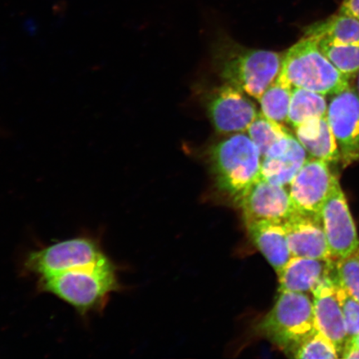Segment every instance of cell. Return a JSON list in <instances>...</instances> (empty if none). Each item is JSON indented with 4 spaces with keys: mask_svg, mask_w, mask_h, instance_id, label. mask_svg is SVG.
Listing matches in <instances>:
<instances>
[{
    "mask_svg": "<svg viewBox=\"0 0 359 359\" xmlns=\"http://www.w3.org/2000/svg\"><path fill=\"white\" fill-rule=\"evenodd\" d=\"M251 240L268 262L279 273L292 255L284 222L259 221L246 223Z\"/></svg>",
    "mask_w": 359,
    "mask_h": 359,
    "instance_id": "obj_16",
    "label": "cell"
},
{
    "mask_svg": "<svg viewBox=\"0 0 359 359\" xmlns=\"http://www.w3.org/2000/svg\"><path fill=\"white\" fill-rule=\"evenodd\" d=\"M327 106L325 97L322 94L294 88L292 90L288 122L296 128L309 120L326 118Z\"/></svg>",
    "mask_w": 359,
    "mask_h": 359,
    "instance_id": "obj_19",
    "label": "cell"
},
{
    "mask_svg": "<svg viewBox=\"0 0 359 359\" xmlns=\"http://www.w3.org/2000/svg\"><path fill=\"white\" fill-rule=\"evenodd\" d=\"M210 157L219 187L238 202L262 177V155L243 133L217 143Z\"/></svg>",
    "mask_w": 359,
    "mask_h": 359,
    "instance_id": "obj_3",
    "label": "cell"
},
{
    "mask_svg": "<svg viewBox=\"0 0 359 359\" xmlns=\"http://www.w3.org/2000/svg\"><path fill=\"white\" fill-rule=\"evenodd\" d=\"M280 77L292 87L322 95H334L349 86L345 78L323 53L318 41L304 34L283 57Z\"/></svg>",
    "mask_w": 359,
    "mask_h": 359,
    "instance_id": "obj_2",
    "label": "cell"
},
{
    "mask_svg": "<svg viewBox=\"0 0 359 359\" xmlns=\"http://www.w3.org/2000/svg\"><path fill=\"white\" fill-rule=\"evenodd\" d=\"M350 339H352L353 342L355 343L358 346H359V334L355 337H353V338H350Z\"/></svg>",
    "mask_w": 359,
    "mask_h": 359,
    "instance_id": "obj_28",
    "label": "cell"
},
{
    "mask_svg": "<svg viewBox=\"0 0 359 359\" xmlns=\"http://www.w3.org/2000/svg\"><path fill=\"white\" fill-rule=\"evenodd\" d=\"M337 182L339 179L329 163L311 157L290 184L292 203L299 212L320 217L322 206Z\"/></svg>",
    "mask_w": 359,
    "mask_h": 359,
    "instance_id": "obj_9",
    "label": "cell"
},
{
    "mask_svg": "<svg viewBox=\"0 0 359 359\" xmlns=\"http://www.w3.org/2000/svg\"><path fill=\"white\" fill-rule=\"evenodd\" d=\"M336 294L342 309L348 338L359 334V302L348 292L336 283Z\"/></svg>",
    "mask_w": 359,
    "mask_h": 359,
    "instance_id": "obj_25",
    "label": "cell"
},
{
    "mask_svg": "<svg viewBox=\"0 0 359 359\" xmlns=\"http://www.w3.org/2000/svg\"><path fill=\"white\" fill-rule=\"evenodd\" d=\"M109 259L100 237L83 234L29 251L22 260V272L39 280Z\"/></svg>",
    "mask_w": 359,
    "mask_h": 359,
    "instance_id": "obj_4",
    "label": "cell"
},
{
    "mask_svg": "<svg viewBox=\"0 0 359 359\" xmlns=\"http://www.w3.org/2000/svg\"><path fill=\"white\" fill-rule=\"evenodd\" d=\"M295 129L299 142L313 158L329 164L341 161L339 147L327 116L309 120Z\"/></svg>",
    "mask_w": 359,
    "mask_h": 359,
    "instance_id": "obj_17",
    "label": "cell"
},
{
    "mask_svg": "<svg viewBox=\"0 0 359 359\" xmlns=\"http://www.w3.org/2000/svg\"><path fill=\"white\" fill-rule=\"evenodd\" d=\"M320 219L332 258L347 257L359 250L355 224L339 182L323 205Z\"/></svg>",
    "mask_w": 359,
    "mask_h": 359,
    "instance_id": "obj_7",
    "label": "cell"
},
{
    "mask_svg": "<svg viewBox=\"0 0 359 359\" xmlns=\"http://www.w3.org/2000/svg\"><path fill=\"white\" fill-rule=\"evenodd\" d=\"M321 51L348 79L359 73V44H339L318 41Z\"/></svg>",
    "mask_w": 359,
    "mask_h": 359,
    "instance_id": "obj_21",
    "label": "cell"
},
{
    "mask_svg": "<svg viewBox=\"0 0 359 359\" xmlns=\"http://www.w3.org/2000/svg\"><path fill=\"white\" fill-rule=\"evenodd\" d=\"M293 87L278 76L259 98L262 114L277 123L288 122Z\"/></svg>",
    "mask_w": 359,
    "mask_h": 359,
    "instance_id": "obj_20",
    "label": "cell"
},
{
    "mask_svg": "<svg viewBox=\"0 0 359 359\" xmlns=\"http://www.w3.org/2000/svg\"><path fill=\"white\" fill-rule=\"evenodd\" d=\"M273 309L259 329L273 344L286 353L316 329L313 303L306 293L280 292Z\"/></svg>",
    "mask_w": 359,
    "mask_h": 359,
    "instance_id": "obj_5",
    "label": "cell"
},
{
    "mask_svg": "<svg viewBox=\"0 0 359 359\" xmlns=\"http://www.w3.org/2000/svg\"><path fill=\"white\" fill-rule=\"evenodd\" d=\"M208 110L215 130L224 134L246 132L258 115L254 103L244 93L228 83L215 90Z\"/></svg>",
    "mask_w": 359,
    "mask_h": 359,
    "instance_id": "obj_10",
    "label": "cell"
},
{
    "mask_svg": "<svg viewBox=\"0 0 359 359\" xmlns=\"http://www.w3.org/2000/svg\"><path fill=\"white\" fill-rule=\"evenodd\" d=\"M339 13L359 20V0H343Z\"/></svg>",
    "mask_w": 359,
    "mask_h": 359,
    "instance_id": "obj_26",
    "label": "cell"
},
{
    "mask_svg": "<svg viewBox=\"0 0 359 359\" xmlns=\"http://www.w3.org/2000/svg\"><path fill=\"white\" fill-rule=\"evenodd\" d=\"M246 223L259 221L284 222L296 209L284 186L260 177L239 201Z\"/></svg>",
    "mask_w": 359,
    "mask_h": 359,
    "instance_id": "obj_11",
    "label": "cell"
},
{
    "mask_svg": "<svg viewBox=\"0 0 359 359\" xmlns=\"http://www.w3.org/2000/svg\"><path fill=\"white\" fill-rule=\"evenodd\" d=\"M327 119L344 167L359 161V95L348 87L334 94L327 106Z\"/></svg>",
    "mask_w": 359,
    "mask_h": 359,
    "instance_id": "obj_8",
    "label": "cell"
},
{
    "mask_svg": "<svg viewBox=\"0 0 359 359\" xmlns=\"http://www.w3.org/2000/svg\"><path fill=\"white\" fill-rule=\"evenodd\" d=\"M339 285L359 302V250L347 257L335 259Z\"/></svg>",
    "mask_w": 359,
    "mask_h": 359,
    "instance_id": "obj_24",
    "label": "cell"
},
{
    "mask_svg": "<svg viewBox=\"0 0 359 359\" xmlns=\"http://www.w3.org/2000/svg\"><path fill=\"white\" fill-rule=\"evenodd\" d=\"M337 281L335 267L333 275L323 280L312 294L316 329L334 344L340 358L348 338L342 309L337 297Z\"/></svg>",
    "mask_w": 359,
    "mask_h": 359,
    "instance_id": "obj_12",
    "label": "cell"
},
{
    "mask_svg": "<svg viewBox=\"0 0 359 359\" xmlns=\"http://www.w3.org/2000/svg\"><path fill=\"white\" fill-rule=\"evenodd\" d=\"M40 293L55 296L86 318L104 311L111 295L122 290L118 267L109 258L97 266L73 269L38 280Z\"/></svg>",
    "mask_w": 359,
    "mask_h": 359,
    "instance_id": "obj_1",
    "label": "cell"
},
{
    "mask_svg": "<svg viewBox=\"0 0 359 359\" xmlns=\"http://www.w3.org/2000/svg\"><path fill=\"white\" fill-rule=\"evenodd\" d=\"M247 132L251 140L258 147L262 158L269 148L290 134L288 129L283 127L281 123L266 118L262 114L257 115Z\"/></svg>",
    "mask_w": 359,
    "mask_h": 359,
    "instance_id": "obj_22",
    "label": "cell"
},
{
    "mask_svg": "<svg viewBox=\"0 0 359 359\" xmlns=\"http://www.w3.org/2000/svg\"><path fill=\"white\" fill-rule=\"evenodd\" d=\"M335 272V259L293 257L278 273L280 292H312Z\"/></svg>",
    "mask_w": 359,
    "mask_h": 359,
    "instance_id": "obj_15",
    "label": "cell"
},
{
    "mask_svg": "<svg viewBox=\"0 0 359 359\" xmlns=\"http://www.w3.org/2000/svg\"><path fill=\"white\" fill-rule=\"evenodd\" d=\"M340 358H359V346L352 339H348Z\"/></svg>",
    "mask_w": 359,
    "mask_h": 359,
    "instance_id": "obj_27",
    "label": "cell"
},
{
    "mask_svg": "<svg viewBox=\"0 0 359 359\" xmlns=\"http://www.w3.org/2000/svg\"><path fill=\"white\" fill-rule=\"evenodd\" d=\"M358 95H359V73H358Z\"/></svg>",
    "mask_w": 359,
    "mask_h": 359,
    "instance_id": "obj_29",
    "label": "cell"
},
{
    "mask_svg": "<svg viewBox=\"0 0 359 359\" xmlns=\"http://www.w3.org/2000/svg\"><path fill=\"white\" fill-rule=\"evenodd\" d=\"M304 34L311 36L317 41L359 44V20L339 13L308 26Z\"/></svg>",
    "mask_w": 359,
    "mask_h": 359,
    "instance_id": "obj_18",
    "label": "cell"
},
{
    "mask_svg": "<svg viewBox=\"0 0 359 359\" xmlns=\"http://www.w3.org/2000/svg\"><path fill=\"white\" fill-rule=\"evenodd\" d=\"M307 160L306 151L290 133L269 148L264 156L262 177L285 187L290 184Z\"/></svg>",
    "mask_w": 359,
    "mask_h": 359,
    "instance_id": "obj_14",
    "label": "cell"
},
{
    "mask_svg": "<svg viewBox=\"0 0 359 359\" xmlns=\"http://www.w3.org/2000/svg\"><path fill=\"white\" fill-rule=\"evenodd\" d=\"M284 226L293 257L333 259L320 215L304 213L296 210L285 219Z\"/></svg>",
    "mask_w": 359,
    "mask_h": 359,
    "instance_id": "obj_13",
    "label": "cell"
},
{
    "mask_svg": "<svg viewBox=\"0 0 359 359\" xmlns=\"http://www.w3.org/2000/svg\"><path fill=\"white\" fill-rule=\"evenodd\" d=\"M288 353L295 358L304 359L339 358L334 344L317 329L299 341Z\"/></svg>",
    "mask_w": 359,
    "mask_h": 359,
    "instance_id": "obj_23",
    "label": "cell"
},
{
    "mask_svg": "<svg viewBox=\"0 0 359 359\" xmlns=\"http://www.w3.org/2000/svg\"><path fill=\"white\" fill-rule=\"evenodd\" d=\"M283 57L262 49L236 48L224 57L221 75L226 83L259 100L279 76Z\"/></svg>",
    "mask_w": 359,
    "mask_h": 359,
    "instance_id": "obj_6",
    "label": "cell"
}]
</instances>
